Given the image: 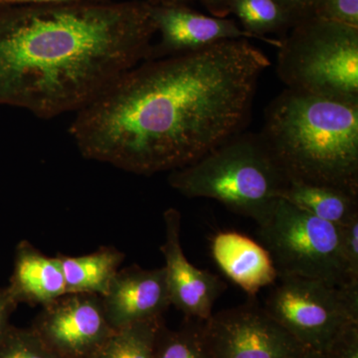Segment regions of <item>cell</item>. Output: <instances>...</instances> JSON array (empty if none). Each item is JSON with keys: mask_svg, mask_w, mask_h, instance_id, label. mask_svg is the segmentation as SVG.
<instances>
[{"mask_svg": "<svg viewBox=\"0 0 358 358\" xmlns=\"http://www.w3.org/2000/svg\"><path fill=\"white\" fill-rule=\"evenodd\" d=\"M288 182L260 133L244 131L169 176V185L188 199L216 200L258 225L274 210Z\"/></svg>", "mask_w": 358, "mask_h": 358, "instance_id": "277c9868", "label": "cell"}, {"mask_svg": "<svg viewBox=\"0 0 358 358\" xmlns=\"http://www.w3.org/2000/svg\"><path fill=\"white\" fill-rule=\"evenodd\" d=\"M209 10L219 17L230 13L231 2L232 0H203Z\"/></svg>", "mask_w": 358, "mask_h": 358, "instance_id": "4316f807", "label": "cell"}, {"mask_svg": "<svg viewBox=\"0 0 358 358\" xmlns=\"http://www.w3.org/2000/svg\"><path fill=\"white\" fill-rule=\"evenodd\" d=\"M103 1H112V0H0V6H20V4H53Z\"/></svg>", "mask_w": 358, "mask_h": 358, "instance_id": "484cf974", "label": "cell"}, {"mask_svg": "<svg viewBox=\"0 0 358 358\" xmlns=\"http://www.w3.org/2000/svg\"><path fill=\"white\" fill-rule=\"evenodd\" d=\"M0 358H59L32 331L13 324L0 343Z\"/></svg>", "mask_w": 358, "mask_h": 358, "instance_id": "ffe728a7", "label": "cell"}, {"mask_svg": "<svg viewBox=\"0 0 358 358\" xmlns=\"http://www.w3.org/2000/svg\"><path fill=\"white\" fill-rule=\"evenodd\" d=\"M324 355L327 358H358V322L343 327Z\"/></svg>", "mask_w": 358, "mask_h": 358, "instance_id": "603a6c76", "label": "cell"}, {"mask_svg": "<svg viewBox=\"0 0 358 358\" xmlns=\"http://www.w3.org/2000/svg\"><path fill=\"white\" fill-rule=\"evenodd\" d=\"M341 250L350 281L358 282V216L341 226Z\"/></svg>", "mask_w": 358, "mask_h": 358, "instance_id": "7402d4cb", "label": "cell"}, {"mask_svg": "<svg viewBox=\"0 0 358 358\" xmlns=\"http://www.w3.org/2000/svg\"><path fill=\"white\" fill-rule=\"evenodd\" d=\"M30 327L59 358H88L115 331L102 296L85 293L65 294L44 306Z\"/></svg>", "mask_w": 358, "mask_h": 358, "instance_id": "9c48e42d", "label": "cell"}, {"mask_svg": "<svg viewBox=\"0 0 358 358\" xmlns=\"http://www.w3.org/2000/svg\"><path fill=\"white\" fill-rule=\"evenodd\" d=\"M313 15L358 27V0H317Z\"/></svg>", "mask_w": 358, "mask_h": 358, "instance_id": "44dd1931", "label": "cell"}, {"mask_svg": "<svg viewBox=\"0 0 358 358\" xmlns=\"http://www.w3.org/2000/svg\"><path fill=\"white\" fill-rule=\"evenodd\" d=\"M152 358H213L207 345L203 320L185 319L178 329L162 324Z\"/></svg>", "mask_w": 358, "mask_h": 358, "instance_id": "ac0fdd59", "label": "cell"}, {"mask_svg": "<svg viewBox=\"0 0 358 358\" xmlns=\"http://www.w3.org/2000/svg\"><path fill=\"white\" fill-rule=\"evenodd\" d=\"M260 134L289 180L358 194V103L285 89Z\"/></svg>", "mask_w": 358, "mask_h": 358, "instance_id": "3957f363", "label": "cell"}, {"mask_svg": "<svg viewBox=\"0 0 358 358\" xmlns=\"http://www.w3.org/2000/svg\"><path fill=\"white\" fill-rule=\"evenodd\" d=\"M230 11L241 21L244 30L268 41L277 39L265 37L268 33L294 25L289 14L275 0H232Z\"/></svg>", "mask_w": 358, "mask_h": 358, "instance_id": "d6986e66", "label": "cell"}, {"mask_svg": "<svg viewBox=\"0 0 358 358\" xmlns=\"http://www.w3.org/2000/svg\"><path fill=\"white\" fill-rule=\"evenodd\" d=\"M278 52V77L292 91L358 103V27L310 16Z\"/></svg>", "mask_w": 358, "mask_h": 358, "instance_id": "5b68a950", "label": "cell"}, {"mask_svg": "<svg viewBox=\"0 0 358 358\" xmlns=\"http://www.w3.org/2000/svg\"><path fill=\"white\" fill-rule=\"evenodd\" d=\"M6 289L17 305L41 307L67 294L58 257L44 255L26 240L16 246L13 272Z\"/></svg>", "mask_w": 358, "mask_h": 358, "instance_id": "5bb4252c", "label": "cell"}, {"mask_svg": "<svg viewBox=\"0 0 358 358\" xmlns=\"http://www.w3.org/2000/svg\"><path fill=\"white\" fill-rule=\"evenodd\" d=\"M162 319L145 320L115 329L88 358H152Z\"/></svg>", "mask_w": 358, "mask_h": 358, "instance_id": "e0dca14e", "label": "cell"}, {"mask_svg": "<svg viewBox=\"0 0 358 358\" xmlns=\"http://www.w3.org/2000/svg\"><path fill=\"white\" fill-rule=\"evenodd\" d=\"M155 33L148 2L0 6V106L79 112L148 60Z\"/></svg>", "mask_w": 358, "mask_h": 358, "instance_id": "7a4b0ae2", "label": "cell"}, {"mask_svg": "<svg viewBox=\"0 0 358 358\" xmlns=\"http://www.w3.org/2000/svg\"><path fill=\"white\" fill-rule=\"evenodd\" d=\"M103 312L115 329L145 320L162 319L171 307L164 268H120L102 296Z\"/></svg>", "mask_w": 358, "mask_h": 358, "instance_id": "7c38bea8", "label": "cell"}, {"mask_svg": "<svg viewBox=\"0 0 358 358\" xmlns=\"http://www.w3.org/2000/svg\"><path fill=\"white\" fill-rule=\"evenodd\" d=\"M211 255L223 274L249 298L279 278L270 253L262 244L234 230L219 231L211 239Z\"/></svg>", "mask_w": 358, "mask_h": 358, "instance_id": "4fadbf2b", "label": "cell"}, {"mask_svg": "<svg viewBox=\"0 0 358 358\" xmlns=\"http://www.w3.org/2000/svg\"><path fill=\"white\" fill-rule=\"evenodd\" d=\"M298 358H327L326 355L324 353L310 352V350H308L307 352L303 353V355H301L300 357Z\"/></svg>", "mask_w": 358, "mask_h": 358, "instance_id": "f1b7e54d", "label": "cell"}, {"mask_svg": "<svg viewBox=\"0 0 358 358\" xmlns=\"http://www.w3.org/2000/svg\"><path fill=\"white\" fill-rule=\"evenodd\" d=\"M204 334L213 358H298L308 352L256 298L212 313Z\"/></svg>", "mask_w": 358, "mask_h": 358, "instance_id": "ba28073f", "label": "cell"}, {"mask_svg": "<svg viewBox=\"0 0 358 358\" xmlns=\"http://www.w3.org/2000/svg\"><path fill=\"white\" fill-rule=\"evenodd\" d=\"M68 293L107 294L110 282L124 260L115 247L103 246L94 253L80 257L57 255Z\"/></svg>", "mask_w": 358, "mask_h": 358, "instance_id": "2e32d148", "label": "cell"}, {"mask_svg": "<svg viewBox=\"0 0 358 358\" xmlns=\"http://www.w3.org/2000/svg\"><path fill=\"white\" fill-rule=\"evenodd\" d=\"M271 287L263 307L310 352H326L343 327L358 322V282L280 275Z\"/></svg>", "mask_w": 358, "mask_h": 358, "instance_id": "52a82bcc", "label": "cell"}, {"mask_svg": "<svg viewBox=\"0 0 358 358\" xmlns=\"http://www.w3.org/2000/svg\"><path fill=\"white\" fill-rule=\"evenodd\" d=\"M166 241L160 247L166 260L167 288L171 305L185 315V319L207 320L213 307L227 289L217 275L193 266L181 246V215L176 209L164 214Z\"/></svg>", "mask_w": 358, "mask_h": 358, "instance_id": "8fae6325", "label": "cell"}, {"mask_svg": "<svg viewBox=\"0 0 358 358\" xmlns=\"http://www.w3.org/2000/svg\"><path fill=\"white\" fill-rule=\"evenodd\" d=\"M258 236L278 274L320 280L334 285L350 281L341 250V227L315 217L285 199L259 224Z\"/></svg>", "mask_w": 358, "mask_h": 358, "instance_id": "8992f818", "label": "cell"}, {"mask_svg": "<svg viewBox=\"0 0 358 358\" xmlns=\"http://www.w3.org/2000/svg\"><path fill=\"white\" fill-rule=\"evenodd\" d=\"M159 6H182L187 0H154Z\"/></svg>", "mask_w": 358, "mask_h": 358, "instance_id": "83f0119b", "label": "cell"}, {"mask_svg": "<svg viewBox=\"0 0 358 358\" xmlns=\"http://www.w3.org/2000/svg\"><path fill=\"white\" fill-rule=\"evenodd\" d=\"M289 14L294 24L313 16L317 0H275Z\"/></svg>", "mask_w": 358, "mask_h": 358, "instance_id": "cb8c5ba5", "label": "cell"}, {"mask_svg": "<svg viewBox=\"0 0 358 358\" xmlns=\"http://www.w3.org/2000/svg\"><path fill=\"white\" fill-rule=\"evenodd\" d=\"M152 18L160 38L159 43L150 47L148 60L199 51L231 40L256 39L275 48L281 46V40L260 38L235 21L204 15L183 6L152 4Z\"/></svg>", "mask_w": 358, "mask_h": 358, "instance_id": "30bf717a", "label": "cell"}, {"mask_svg": "<svg viewBox=\"0 0 358 358\" xmlns=\"http://www.w3.org/2000/svg\"><path fill=\"white\" fill-rule=\"evenodd\" d=\"M17 307V303L11 298L6 287H0V343L13 326L10 322L11 317Z\"/></svg>", "mask_w": 358, "mask_h": 358, "instance_id": "d4e9b609", "label": "cell"}, {"mask_svg": "<svg viewBox=\"0 0 358 358\" xmlns=\"http://www.w3.org/2000/svg\"><path fill=\"white\" fill-rule=\"evenodd\" d=\"M282 199L341 227L358 216V194L334 186L289 180Z\"/></svg>", "mask_w": 358, "mask_h": 358, "instance_id": "9a60e30c", "label": "cell"}, {"mask_svg": "<svg viewBox=\"0 0 358 358\" xmlns=\"http://www.w3.org/2000/svg\"><path fill=\"white\" fill-rule=\"evenodd\" d=\"M270 66L245 39L145 61L77 112L71 136L87 159L128 173L176 171L244 131Z\"/></svg>", "mask_w": 358, "mask_h": 358, "instance_id": "6da1fadb", "label": "cell"}]
</instances>
